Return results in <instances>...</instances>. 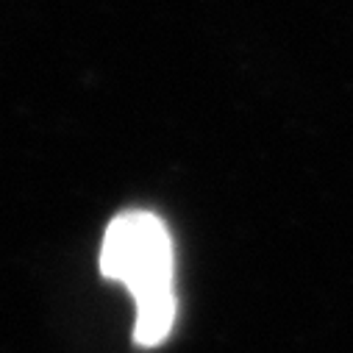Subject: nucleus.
<instances>
[{
	"instance_id": "f257e3e1",
	"label": "nucleus",
	"mask_w": 353,
	"mask_h": 353,
	"mask_svg": "<svg viewBox=\"0 0 353 353\" xmlns=\"http://www.w3.org/2000/svg\"><path fill=\"white\" fill-rule=\"evenodd\" d=\"M98 264L101 276L120 281L137 303L134 345L159 347L179 314L172 292V239L164 220L150 212L117 214L103 234Z\"/></svg>"
}]
</instances>
